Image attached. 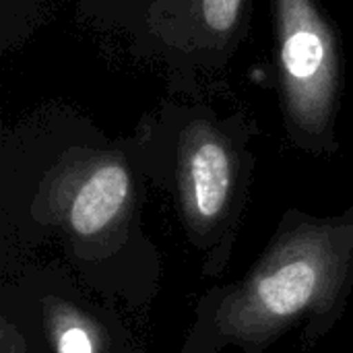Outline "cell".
<instances>
[{
	"instance_id": "7",
	"label": "cell",
	"mask_w": 353,
	"mask_h": 353,
	"mask_svg": "<svg viewBox=\"0 0 353 353\" xmlns=\"http://www.w3.org/2000/svg\"><path fill=\"white\" fill-rule=\"evenodd\" d=\"M58 353H93L91 347V339L89 335L79 329V327H70L60 335L58 341Z\"/></svg>"
},
{
	"instance_id": "3",
	"label": "cell",
	"mask_w": 353,
	"mask_h": 353,
	"mask_svg": "<svg viewBox=\"0 0 353 353\" xmlns=\"http://www.w3.org/2000/svg\"><path fill=\"white\" fill-rule=\"evenodd\" d=\"M254 0H153L130 52L168 72L170 95H205L250 33Z\"/></svg>"
},
{
	"instance_id": "5",
	"label": "cell",
	"mask_w": 353,
	"mask_h": 353,
	"mask_svg": "<svg viewBox=\"0 0 353 353\" xmlns=\"http://www.w3.org/2000/svg\"><path fill=\"white\" fill-rule=\"evenodd\" d=\"M153 0H77V17L101 29H120L132 37Z\"/></svg>"
},
{
	"instance_id": "1",
	"label": "cell",
	"mask_w": 353,
	"mask_h": 353,
	"mask_svg": "<svg viewBox=\"0 0 353 353\" xmlns=\"http://www.w3.org/2000/svg\"><path fill=\"white\" fill-rule=\"evenodd\" d=\"M132 137L145 170L172 178L194 225L221 221L252 163L254 120L238 110L221 114L211 101L170 95L145 114Z\"/></svg>"
},
{
	"instance_id": "4",
	"label": "cell",
	"mask_w": 353,
	"mask_h": 353,
	"mask_svg": "<svg viewBox=\"0 0 353 353\" xmlns=\"http://www.w3.org/2000/svg\"><path fill=\"white\" fill-rule=\"evenodd\" d=\"M316 283L319 273L314 265L306 259H296L261 281L259 298L273 316H292L312 300Z\"/></svg>"
},
{
	"instance_id": "2",
	"label": "cell",
	"mask_w": 353,
	"mask_h": 353,
	"mask_svg": "<svg viewBox=\"0 0 353 353\" xmlns=\"http://www.w3.org/2000/svg\"><path fill=\"white\" fill-rule=\"evenodd\" d=\"M271 14L285 137L306 153H335L345 85L339 29L323 0H271Z\"/></svg>"
},
{
	"instance_id": "6",
	"label": "cell",
	"mask_w": 353,
	"mask_h": 353,
	"mask_svg": "<svg viewBox=\"0 0 353 353\" xmlns=\"http://www.w3.org/2000/svg\"><path fill=\"white\" fill-rule=\"evenodd\" d=\"M46 0H0V50H19L39 27Z\"/></svg>"
}]
</instances>
